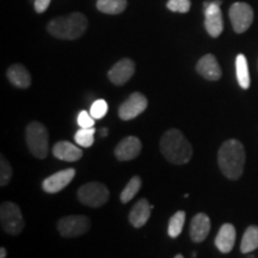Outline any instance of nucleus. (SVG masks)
Segmentation results:
<instances>
[{
    "instance_id": "obj_18",
    "label": "nucleus",
    "mask_w": 258,
    "mask_h": 258,
    "mask_svg": "<svg viewBox=\"0 0 258 258\" xmlns=\"http://www.w3.org/2000/svg\"><path fill=\"white\" fill-rule=\"evenodd\" d=\"M53 156L63 161H77L83 157V151L69 141H59L53 146Z\"/></svg>"
},
{
    "instance_id": "obj_1",
    "label": "nucleus",
    "mask_w": 258,
    "mask_h": 258,
    "mask_svg": "<svg viewBox=\"0 0 258 258\" xmlns=\"http://www.w3.org/2000/svg\"><path fill=\"white\" fill-rule=\"evenodd\" d=\"M218 163L222 175L228 179L240 178L245 166V150L243 144L230 139L221 145L218 153Z\"/></svg>"
},
{
    "instance_id": "obj_24",
    "label": "nucleus",
    "mask_w": 258,
    "mask_h": 258,
    "mask_svg": "<svg viewBox=\"0 0 258 258\" xmlns=\"http://www.w3.org/2000/svg\"><path fill=\"white\" fill-rule=\"evenodd\" d=\"M141 189V178L139 176H134L127 185L124 186V189L122 190L120 199L122 203H128L131 200L134 199V196L139 192V190Z\"/></svg>"
},
{
    "instance_id": "obj_15",
    "label": "nucleus",
    "mask_w": 258,
    "mask_h": 258,
    "mask_svg": "<svg viewBox=\"0 0 258 258\" xmlns=\"http://www.w3.org/2000/svg\"><path fill=\"white\" fill-rule=\"evenodd\" d=\"M211 232V219L205 213H199L190 222V238L194 243H202Z\"/></svg>"
},
{
    "instance_id": "obj_19",
    "label": "nucleus",
    "mask_w": 258,
    "mask_h": 258,
    "mask_svg": "<svg viewBox=\"0 0 258 258\" xmlns=\"http://www.w3.org/2000/svg\"><path fill=\"white\" fill-rule=\"evenodd\" d=\"M8 79L12 85L19 89H28L31 85V76L23 64H12L6 72Z\"/></svg>"
},
{
    "instance_id": "obj_28",
    "label": "nucleus",
    "mask_w": 258,
    "mask_h": 258,
    "mask_svg": "<svg viewBox=\"0 0 258 258\" xmlns=\"http://www.w3.org/2000/svg\"><path fill=\"white\" fill-rule=\"evenodd\" d=\"M166 6L172 12L186 14V12H189L191 3H190V0H169Z\"/></svg>"
},
{
    "instance_id": "obj_5",
    "label": "nucleus",
    "mask_w": 258,
    "mask_h": 258,
    "mask_svg": "<svg viewBox=\"0 0 258 258\" xmlns=\"http://www.w3.org/2000/svg\"><path fill=\"white\" fill-rule=\"evenodd\" d=\"M0 224L8 234H21L25 226L21 208L14 202H3L0 206Z\"/></svg>"
},
{
    "instance_id": "obj_7",
    "label": "nucleus",
    "mask_w": 258,
    "mask_h": 258,
    "mask_svg": "<svg viewBox=\"0 0 258 258\" xmlns=\"http://www.w3.org/2000/svg\"><path fill=\"white\" fill-rule=\"evenodd\" d=\"M91 227V221L85 215H69L57 221V231L64 238H76L85 234Z\"/></svg>"
},
{
    "instance_id": "obj_13",
    "label": "nucleus",
    "mask_w": 258,
    "mask_h": 258,
    "mask_svg": "<svg viewBox=\"0 0 258 258\" xmlns=\"http://www.w3.org/2000/svg\"><path fill=\"white\" fill-rule=\"evenodd\" d=\"M196 71H198L200 76L203 77L205 79L211 80V82H217L222 76L220 64H219L217 57L213 54L203 55L196 64Z\"/></svg>"
},
{
    "instance_id": "obj_26",
    "label": "nucleus",
    "mask_w": 258,
    "mask_h": 258,
    "mask_svg": "<svg viewBox=\"0 0 258 258\" xmlns=\"http://www.w3.org/2000/svg\"><path fill=\"white\" fill-rule=\"evenodd\" d=\"M14 175V170L10 165L9 160L4 156L0 157V185L5 186L10 183Z\"/></svg>"
},
{
    "instance_id": "obj_2",
    "label": "nucleus",
    "mask_w": 258,
    "mask_h": 258,
    "mask_svg": "<svg viewBox=\"0 0 258 258\" xmlns=\"http://www.w3.org/2000/svg\"><path fill=\"white\" fill-rule=\"evenodd\" d=\"M160 152L171 164L183 165L192 157V147L178 129H169L160 139Z\"/></svg>"
},
{
    "instance_id": "obj_4",
    "label": "nucleus",
    "mask_w": 258,
    "mask_h": 258,
    "mask_svg": "<svg viewBox=\"0 0 258 258\" xmlns=\"http://www.w3.org/2000/svg\"><path fill=\"white\" fill-rule=\"evenodd\" d=\"M25 141L30 153L38 159H44L48 156L49 148V135L46 125L34 121L25 129Z\"/></svg>"
},
{
    "instance_id": "obj_31",
    "label": "nucleus",
    "mask_w": 258,
    "mask_h": 258,
    "mask_svg": "<svg viewBox=\"0 0 258 258\" xmlns=\"http://www.w3.org/2000/svg\"><path fill=\"white\" fill-rule=\"evenodd\" d=\"M8 257V251L5 247H0V258H6Z\"/></svg>"
},
{
    "instance_id": "obj_27",
    "label": "nucleus",
    "mask_w": 258,
    "mask_h": 258,
    "mask_svg": "<svg viewBox=\"0 0 258 258\" xmlns=\"http://www.w3.org/2000/svg\"><path fill=\"white\" fill-rule=\"evenodd\" d=\"M108 112V103L104 99H97L90 108V114L95 120H101Z\"/></svg>"
},
{
    "instance_id": "obj_32",
    "label": "nucleus",
    "mask_w": 258,
    "mask_h": 258,
    "mask_svg": "<svg viewBox=\"0 0 258 258\" xmlns=\"http://www.w3.org/2000/svg\"><path fill=\"white\" fill-rule=\"evenodd\" d=\"M101 134H102V137H103V138H105V137H106V134H108V129H106V128H103V129H102V132H101Z\"/></svg>"
},
{
    "instance_id": "obj_9",
    "label": "nucleus",
    "mask_w": 258,
    "mask_h": 258,
    "mask_svg": "<svg viewBox=\"0 0 258 258\" xmlns=\"http://www.w3.org/2000/svg\"><path fill=\"white\" fill-rule=\"evenodd\" d=\"M232 27L237 34L247 31L253 22V10L246 3L237 2L232 4L228 11Z\"/></svg>"
},
{
    "instance_id": "obj_21",
    "label": "nucleus",
    "mask_w": 258,
    "mask_h": 258,
    "mask_svg": "<svg viewBox=\"0 0 258 258\" xmlns=\"http://www.w3.org/2000/svg\"><path fill=\"white\" fill-rule=\"evenodd\" d=\"M258 247V226H249L244 232L240 244V251L243 253H250Z\"/></svg>"
},
{
    "instance_id": "obj_16",
    "label": "nucleus",
    "mask_w": 258,
    "mask_h": 258,
    "mask_svg": "<svg viewBox=\"0 0 258 258\" xmlns=\"http://www.w3.org/2000/svg\"><path fill=\"white\" fill-rule=\"evenodd\" d=\"M235 238H237V232L234 226L232 224H224L215 238V246L221 253H230L234 247Z\"/></svg>"
},
{
    "instance_id": "obj_25",
    "label": "nucleus",
    "mask_w": 258,
    "mask_h": 258,
    "mask_svg": "<svg viewBox=\"0 0 258 258\" xmlns=\"http://www.w3.org/2000/svg\"><path fill=\"white\" fill-rule=\"evenodd\" d=\"M95 128H80L74 135V140L76 143L82 147H91L95 143Z\"/></svg>"
},
{
    "instance_id": "obj_20",
    "label": "nucleus",
    "mask_w": 258,
    "mask_h": 258,
    "mask_svg": "<svg viewBox=\"0 0 258 258\" xmlns=\"http://www.w3.org/2000/svg\"><path fill=\"white\" fill-rule=\"evenodd\" d=\"M235 73H237L238 84L241 89L247 90L250 88V73L247 66L246 56L244 54H238L235 57Z\"/></svg>"
},
{
    "instance_id": "obj_29",
    "label": "nucleus",
    "mask_w": 258,
    "mask_h": 258,
    "mask_svg": "<svg viewBox=\"0 0 258 258\" xmlns=\"http://www.w3.org/2000/svg\"><path fill=\"white\" fill-rule=\"evenodd\" d=\"M78 124L80 128H92L95 125V118L89 111L82 110L78 115Z\"/></svg>"
},
{
    "instance_id": "obj_6",
    "label": "nucleus",
    "mask_w": 258,
    "mask_h": 258,
    "mask_svg": "<svg viewBox=\"0 0 258 258\" xmlns=\"http://www.w3.org/2000/svg\"><path fill=\"white\" fill-rule=\"evenodd\" d=\"M109 190L103 183L90 182L82 185L78 190V200L83 205L92 208H98L108 202Z\"/></svg>"
},
{
    "instance_id": "obj_11",
    "label": "nucleus",
    "mask_w": 258,
    "mask_h": 258,
    "mask_svg": "<svg viewBox=\"0 0 258 258\" xmlns=\"http://www.w3.org/2000/svg\"><path fill=\"white\" fill-rule=\"evenodd\" d=\"M135 72V63L133 60L124 57L117 61L111 70L108 72V78L114 85L122 86L125 83L131 80L132 77L134 76Z\"/></svg>"
},
{
    "instance_id": "obj_22",
    "label": "nucleus",
    "mask_w": 258,
    "mask_h": 258,
    "mask_svg": "<svg viewBox=\"0 0 258 258\" xmlns=\"http://www.w3.org/2000/svg\"><path fill=\"white\" fill-rule=\"evenodd\" d=\"M127 8V0H97L98 11L106 15H120Z\"/></svg>"
},
{
    "instance_id": "obj_23",
    "label": "nucleus",
    "mask_w": 258,
    "mask_h": 258,
    "mask_svg": "<svg viewBox=\"0 0 258 258\" xmlns=\"http://www.w3.org/2000/svg\"><path fill=\"white\" fill-rule=\"evenodd\" d=\"M185 222V212L178 211L172 215L169 221V227H167V233L171 238L179 237L182 233L183 227H184Z\"/></svg>"
},
{
    "instance_id": "obj_3",
    "label": "nucleus",
    "mask_w": 258,
    "mask_h": 258,
    "mask_svg": "<svg viewBox=\"0 0 258 258\" xmlns=\"http://www.w3.org/2000/svg\"><path fill=\"white\" fill-rule=\"evenodd\" d=\"M89 22L85 15L80 12L57 17L50 21L47 25V31L53 37L59 40H77L83 36L88 29Z\"/></svg>"
},
{
    "instance_id": "obj_14",
    "label": "nucleus",
    "mask_w": 258,
    "mask_h": 258,
    "mask_svg": "<svg viewBox=\"0 0 258 258\" xmlns=\"http://www.w3.org/2000/svg\"><path fill=\"white\" fill-rule=\"evenodd\" d=\"M141 141L137 137L124 138L115 147V157L121 161L133 160L141 152Z\"/></svg>"
},
{
    "instance_id": "obj_33",
    "label": "nucleus",
    "mask_w": 258,
    "mask_h": 258,
    "mask_svg": "<svg viewBox=\"0 0 258 258\" xmlns=\"http://www.w3.org/2000/svg\"><path fill=\"white\" fill-rule=\"evenodd\" d=\"M175 258H184L182 256V254H177V256H175Z\"/></svg>"
},
{
    "instance_id": "obj_12",
    "label": "nucleus",
    "mask_w": 258,
    "mask_h": 258,
    "mask_svg": "<svg viewBox=\"0 0 258 258\" xmlns=\"http://www.w3.org/2000/svg\"><path fill=\"white\" fill-rule=\"evenodd\" d=\"M74 176H76V170L74 169L61 170L59 172L53 173L51 176L47 177L42 182V189L48 194L59 192L72 182Z\"/></svg>"
},
{
    "instance_id": "obj_30",
    "label": "nucleus",
    "mask_w": 258,
    "mask_h": 258,
    "mask_svg": "<svg viewBox=\"0 0 258 258\" xmlns=\"http://www.w3.org/2000/svg\"><path fill=\"white\" fill-rule=\"evenodd\" d=\"M50 2L51 0H35V11H36L37 14H43V12L48 9V6L50 5Z\"/></svg>"
},
{
    "instance_id": "obj_10",
    "label": "nucleus",
    "mask_w": 258,
    "mask_h": 258,
    "mask_svg": "<svg viewBox=\"0 0 258 258\" xmlns=\"http://www.w3.org/2000/svg\"><path fill=\"white\" fill-rule=\"evenodd\" d=\"M147 105L148 101L146 97L140 92H134L120 105L118 116L123 121L133 120V118L138 117L139 115L143 114L146 110Z\"/></svg>"
},
{
    "instance_id": "obj_8",
    "label": "nucleus",
    "mask_w": 258,
    "mask_h": 258,
    "mask_svg": "<svg viewBox=\"0 0 258 258\" xmlns=\"http://www.w3.org/2000/svg\"><path fill=\"white\" fill-rule=\"evenodd\" d=\"M221 0H212V2H205V28L208 35L212 37H219L224 30V21H222V14L220 6Z\"/></svg>"
},
{
    "instance_id": "obj_17",
    "label": "nucleus",
    "mask_w": 258,
    "mask_h": 258,
    "mask_svg": "<svg viewBox=\"0 0 258 258\" xmlns=\"http://www.w3.org/2000/svg\"><path fill=\"white\" fill-rule=\"evenodd\" d=\"M152 209L153 206L150 205V202L146 199L139 200L134 205V207L132 208L131 213H129V222L135 228L143 227L144 225H146L148 219H150Z\"/></svg>"
}]
</instances>
